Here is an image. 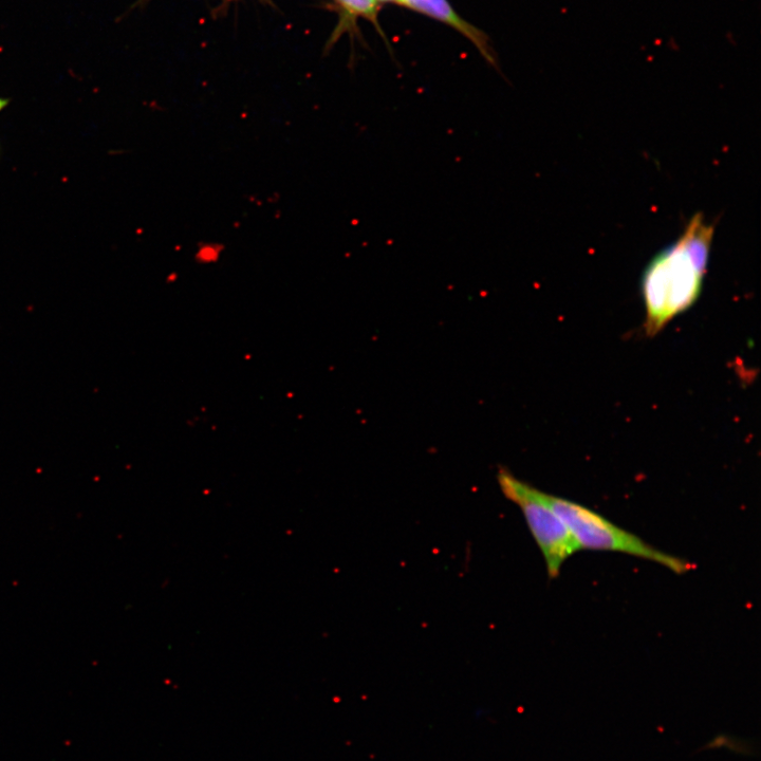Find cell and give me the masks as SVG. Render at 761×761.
<instances>
[{
  "label": "cell",
  "instance_id": "cell-1",
  "mask_svg": "<svg viewBox=\"0 0 761 761\" xmlns=\"http://www.w3.org/2000/svg\"><path fill=\"white\" fill-rule=\"evenodd\" d=\"M715 228L696 214L673 245L657 254L642 278L644 330L654 337L700 298Z\"/></svg>",
  "mask_w": 761,
  "mask_h": 761
},
{
  "label": "cell",
  "instance_id": "cell-2",
  "mask_svg": "<svg viewBox=\"0 0 761 761\" xmlns=\"http://www.w3.org/2000/svg\"><path fill=\"white\" fill-rule=\"evenodd\" d=\"M541 498L561 518L581 550L620 552L662 565L677 574L693 570L692 563L648 545L601 514L566 498L540 491Z\"/></svg>",
  "mask_w": 761,
  "mask_h": 761
},
{
  "label": "cell",
  "instance_id": "cell-3",
  "mask_svg": "<svg viewBox=\"0 0 761 761\" xmlns=\"http://www.w3.org/2000/svg\"><path fill=\"white\" fill-rule=\"evenodd\" d=\"M497 477L501 492L522 510L534 540L543 553L549 578H559L565 562L581 550L568 527L541 498L540 490L516 478L506 469H500Z\"/></svg>",
  "mask_w": 761,
  "mask_h": 761
},
{
  "label": "cell",
  "instance_id": "cell-4",
  "mask_svg": "<svg viewBox=\"0 0 761 761\" xmlns=\"http://www.w3.org/2000/svg\"><path fill=\"white\" fill-rule=\"evenodd\" d=\"M416 12L434 18L458 31L477 48L482 57L494 68H498L497 59L489 37L473 26L455 11L449 0H405V6Z\"/></svg>",
  "mask_w": 761,
  "mask_h": 761
},
{
  "label": "cell",
  "instance_id": "cell-5",
  "mask_svg": "<svg viewBox=\"0 0 761 761\" xmlns=\"http://www.w3.org/2000/svg\"><path fill=\"white\" fill-rule=\"evenodd\" d=\"M349 17H363L379 28L377 0H336Z\"/></svg>",
  "mask_w": 761,
  "mask_h": 761
},
{
  "label": "cell",
  "instance_id": "cell-6",
  "mask_svg": "<svg viewBox=\"0 0 761 761\" xmlns=\"http://www.w3.org/2000/svg\"><path fill=\"white\" fill-rule=\"evenodd\" d=\"M722 748H727L736 754L746 756H753L757 753L753 742L726 734L717 735L701 750H715Z\"/></svg>",
  "mask_w": 761,
  "mask_h": 761
},
{
  "label": "cell",
  "instance_id": "cell-7",
  "mask_svg": "<svg viewBox=\"0 0 761 761\" xmlns=\"http://www.w3.org/2000/svg\"><path fill=\"white\" fill-rule=\"evenodd\" d=\"M378 3H391L395 5H399L404 7L405 6V0H377Z\"/></svg>",
  "mask_w": 761,
  "mask_h": 761
},
{
  "label": "cell",
  "instance_id": "cell-8",
  "mask_svg": "<svg viewBox=\"0 0 761 761\" xmlns=\"http://www.w3.org/2000/svg\"><path fill=\"white\" fill-rule=\"evenodd\" d=\"M9 104V99L0 98V111H3Z\"/></svg>",
  "mask_w": 761,
  "mask_h": 761
}]
</instances>
